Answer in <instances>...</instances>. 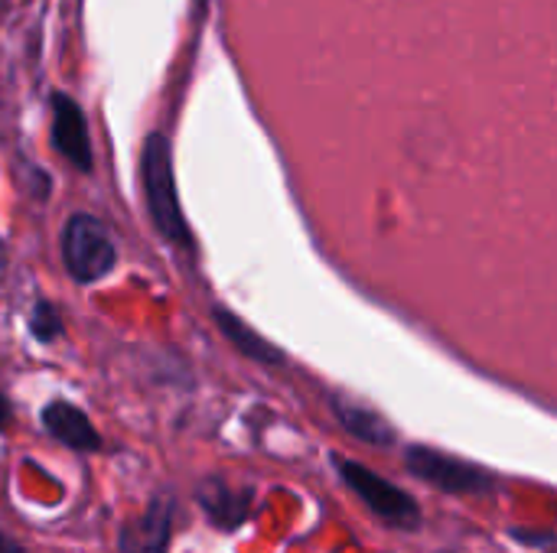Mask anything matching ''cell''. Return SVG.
I'll use <instances>...</instances> for the list:
<instances>
[{
    "label": "cell",
    "instance_id": "obj_1",
    "mask_svg": "<svg viewBox=\"0 0 557 553\" xmlns=\"http://www.w3.org/2000/svg\"><path fill=\"white\" fill-rule=\"evenodd\" d=\"M144 192L150 205V218L157 231L176 244V248H193L189 225L183 218L180 199H176V183H173V160H170V143L163 134H150L144 143Z\"/></svg>",
    "mask_w": 557,
    "mask_h": 553
},
{
    "label": "cell",
    "instance_id": "obj_12",
    "mask_svg": "<svg viewBox=\"0 0 557 553\" xmlns=\"http://www.w3.org/2000/svg\"><path fill=\"white\" fill-rule=\"evenodd\" d=\"M7 414H10V407H7V398L0 394V430L7 427Z\"/></svg>",
    "mask_w": 557,
    "mask_h": 553
},
{
    "label": "cell",
    "instance_id": "obj_5",
    "mask_svg": "<svg viewBox=\"0 0 557 553\" xmlns=\"http://www.w3.org/2000/svg\"><path fill=\"white\" fill-rule=\"evenodd\" d=\"M52 143L72 166L91 169V140H88L85 114L65 95H52Z\"/></svg>",
    "mask_w": 557,
    "mask_h": 553
},
{
    "label": "cell",
    "instance_id": "obj_11",
    "mask_svg": "<svg viewBox=\"0 0 557 553\" xmlns=\"http://www.w3.org/2000/svg\"><path fill=\"white\" fill-rule=\"evenodd\" d=\"M29 332H33L39 342L59 339V332H62L59 310H55L52 303H36V306H33V316H29Z\"/></svg>",
    "mask_w": 557,
    "mask_h": 553
},
{
    "label": "cell",
    "instance_id": "obj_14",
    "mask_svg": "<svg viewBox=\"0 0 557 553\" xmlns=\"http://www.w3.org/2000/svg\"><path fill=\"white\" fill-rule=\"evenodd\" d=\"M0 548H3V544H0Z\"/></svg>",
    "mask_w": 557,
    "mask_h": 553
},
{
    "label": "cell",
    "instance_id": "obj_13",
    "mask_svg": "<svg viewBox=\"0 0 557 553\" xmlns=\"http://www.w3.org/2000/svg\"><path fill=\"white\" fill-rule=\"evenodd\" d=\"M3 553H23V551H3Z\"/></svg>",
    "mask_w": 557,
    "mask_h": 553
},
{
    "label": "cell",
    "instance_id": "obj_10",
    "mask_svg": "<svg viewBox=\"0 0 557 553\" xmlns=\"http://www.w3.org/2000/svg\"><path fill=\"white\" fill-rule=\"evenodd\" d=\"M202 508L222 525V528H235L242 518H245V499H238V495H232L222 482H209L206 489H202Z\"/></svg>",
    "mask_w": 557,
    "mask_h": 553
},
{
    "label": "cell",
    "instance_id": "obj_7",
    "mask_svg": "<svg viewBox=\"0 0 557 553\" xmlns=\"http://www.w3.org/2000/svg\"><path fill=\"white\" fill-rule=\"evenodd\" d=\"M42 424H46V430H49L59 443H65L69 450H78V453H95V450H101V437H98V430L91 427V420H88L78 407H72V404H65V401H52V404L42 411Z\"/></svg>",
    "mask_w": 557,
    "mask_h": 553
},
{
    "label": "cell",
    "instance_id": "obj_9",
    "mask_svg": "<svg viewBox=\"0 0 557 553\" xmlns=\"http://www.w3.org/2000/svg\"><path fill=\"white\" fill-rule=\"evenodd\" d=\"M215 323H219V329L225 332V339L245 355V359H251V362H261V365H281L284 362V355L268 342V339H261L255 329H248L235 313H228L225 306H215Z\"/></svg>",
    "mask_w": 557,
    "mask_h": 553
},
{
    "label": "cell",
    "instance_id": "obj_6",
    "mask_svg": "<svg viewBox=\"0 0 557 553\" xmlns=\"http://www.w3.org/2000/svg\"><path fill=\"white\" fill-rule=\"evenodd\" d=\"M170 531H173V502L153 499L140 518L124 525L117 553H166Z\"/></svg>",
    "mask_w": 557,
    "mask_h": 553
},
{
    "label": "cell",
    "instance_id": "obj_2",
    "mask_svg": "<svg viewBox=\"0 0 557 553\" xmlns=\"http://www.w3.org/2000/svg\"><path fill=\"white\" fill-rule=\"evenodd\" d=\"M114 241L95 215H72L62 231V261L78 284H95L114 267Z\"/></svg>",
    "mask_w": 557,
    "mask_h": 553
},
{
    "label": "cell",
    "instance_id": "obj_3",
    "mask_svg": "<svg viewBox=\"0 0 557 553\" xmlns=\"http://www.w3.org/2000/svg\"><path fill=\"white\" fill-rule=\"evenodd\" d=\"M336 469L343 476V482L369 505V512H375L382 521L395 525V528H418L421 525V508L418 502L401 492L398 486H392L388 479H382L379 473H372L369 466L356 463V460H336Z\"/></svg>",
    "mask_w": 557,
    "mask_h": 553
},
{
    "label": "cell",
    "instance_id": "obj_4",
    "mask_svg": "<svg viewBox=\"0 0 557 553\" xmlns=\"http://www.w3.org/2000/svg\"><path fill=\"white\" fill-rule=\"evenodd\" d=\"M405 463L418 479L431 482L434 489H441L447 495H483L493 486L486 469L463 463L457 456H447L434 447H408Z\"/></svg>",
    "mask_w": 557,
    "mask_h": 553
},
{
    "label": "cell",
    "instance_id": "obj_8",
    "mask_svg": "<svg viewBox=\"0 0 557 553\" xmlns=\"http://www.w3.org/2000/svg\"><path fill=\"white\" fill-rule=\"evenodd\" d=\"M333 411H336V420L343 424V430L352 433L356 440H362L369 447H392L395 443V430L375 411H369L356 401H346V398H333Z\"/></svg>",
    "mask_w": 557,
    "mask_h": 553
}]
</instances>
